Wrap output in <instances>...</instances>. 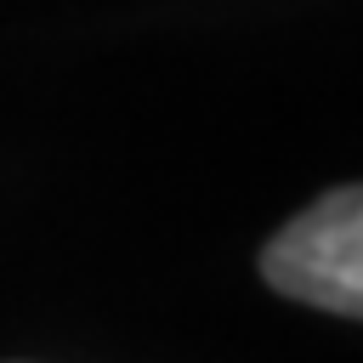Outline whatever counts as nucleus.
Instances as JSON below:
<instances>
[{
  "label": "nucleus",
  "mask_w": 363,
  "mask_h": 363,
  "mask_svg": "<svg viewBox=\"0 0 363 363\" xmlns=\"http://www.w3.org/2000/svg\"><path fill=\"white\" fill-rule=\"evenodd\" d=\"M261 272L278 295L323 306L335 318H357L363 306V193L335 187L312 210L278 227L261 250Z\"/></svg>",
  "instance_id": "1"
}]
</instances>
